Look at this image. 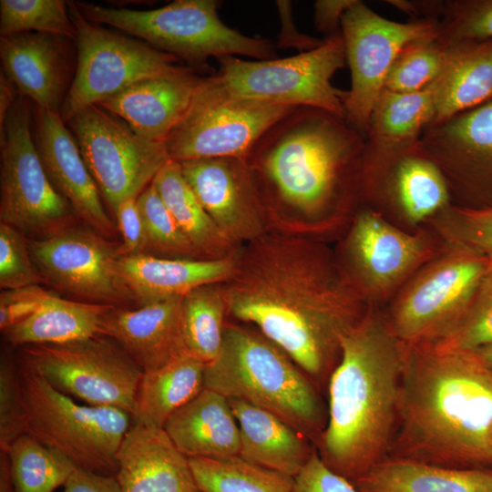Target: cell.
Returning <instances> with one entry per match:
<instances>
[{"mask_svg":"<svg viewBox=\"0 0 492 492\" xmlns=\"http://www.w3.org/2000/svg\"><path fill=\"white\" fill-rule=\"evenodd\" d=\"M220 288L227 313L258 327L316 381L331 375L343 336L367 311L354 281L296 240L259 242Z\"/></svg>","mask_w":492,"mask_h":492,"instance_id":"1","label":"cell"},{"mask_svg":"<svg viewBox=\"0 0 492 492\" xmlns=\"http://www.w3.org/2000/svg\"><path fill=\"white\" fill-rule=\"evenodd\" d=\"M407 346L387 457L492 469V369L474 352Z\"/></svg>","mask_w":492,"mask_h":492,"instance_id":"2","label":"cell"},{"mask_svg":"<svg viewBox=\"0 0 492 492\" xmlns=\"http://www.w3.org/2000/svg\"><path fill=\"white\" fill-rule=\"evenodd\" d=\"M408 346L386 315L368 309L343 336L329 376V410L318 454L353 482L387 458L399 418Z\"/></svg>","mask_w":492,"mask_h":492,"instance_id":"3","label":"cell"},{"mask_svg":"<svg viewBox=\"0 0 492 492\" xmlns=\"http://www.w3.org/2000/svg\"><path fill=\"white\" fill-rule=\"evenodd\" d=\"M365 136L344 118L296 108L274 123L244 158L271 203L318 218L360 195Z\"/></svg>","mask_w":492,"mask_h":492,"instance_id":"4","label":"cell"},{"mask_svg":"<svg viewBox=\"0 0 492 492\" xmlns=\"http://www.w3.org/2000/svg\"><path fill=\"white\" fill-rule=\"evenodd\" d=\"M204 388L266 409L310 440L325 427L313 380L263 334L226 323L218 357L206 364Z\"/></svg>","mask_w":492,"mask_h":492,"instance_id":"5","label":"cell"},{"mask_svg":"<svg viewBox=\"0 0 492 492\" xmlns=\"http://www.w3.org/2000/svg\"><path fill=\"white\" fill-rule=\"evenodd\" d=\"M96 24L111 26L158 50L202 66L211 57L247 56L255 60L276 57L275 46L261 37L245 36L220 18L215 0H176L151 10L106 7L75 2Z\"/></svg>","mask_w":492,"mask_h":492,"instance_id":"6","label":"cell"},{"mask_svg":"<svg viewBox=\"0 0 492 492\" xmlns=\"http://www.w3.org/2000/svg\"><path fill=\"white\" fill-rule=\"evenodd\" d=\"M17 375L26 434L77 467L116 476L117 453L132 415L116 407L77 404L20 362Z\"/></svg>","mask_w":492,"mask_h":492,"instance_id":"7","label":"cell"},{"mask_svg":"<svg viewBox=\"0 0 492 492\" xmlns=\"http://www.w3.org/2000/svg\"><path fill=\"white\" fill-rule=\"evenodd\" d=\"M491 269L488 257L447 243L399 289L386 315L390 328L409 346L435 343L460 319Z\"/></svg>","mask_w":492,"mask_h":492,"instance_id":"8","label":"cell"},{"mask_svg":"<svg viewBox=\"0 0 492 492\" xmlns=\"http://www.w3.org/2000/svg\"><path fill=\"white\" fill-rule=\"evenodd\" d=\"M296 108L238 97L217 75L201 77L187 111L164 144L176 162L245 158L266 130Z\"/></svg>","mask_w":492,"mask_h":492,"instance_id":"9","label":"cell"},{"mask_svg":"<svg viewBox=\"0 0 492 492\" xmlns=\"http://www.w3.org/2000/svg\"><path fill=\"white\" fill-rule=\"evenodd\" d=\"M0 219L30 239L74 225L76 214L50 181L33 135V103L19 95L0 129Z\"/></svg>","mask_w":492,"mask_h":492,"instance_id":"10","label":"cell"},{"mask_svg":"<svg viewBox=\"0 0 492 492\" xmlns=\"http://www.w3.org/2000/svg\"><path fill=\"white\" fill-rule=\"evenodd\" d=\"M216 74L233 95L291 107H310L345 118L346 91L332 83L346 64L342 34L324 38L316 48L269 60H245L228 56L218 58Z\"/></svg>","mask_w":492,"mask_h":492,"instance_id":"11","label":"cell"},{"mask_svg":"<svg viewBox=\"0 0 492 492\" xmlns=\"http://www.w3.org/2000/svg\"><path fill=\"white\" fill-rule=\"evenodd\" d=\"M19 362L71 398L87 405L119 408L133 415L143 370L108 336L24 345Z\"/></svg>","mask_w":492,"mask_h":492,"instance_id":"12","label":"cell"},{"mask_svg":"<svg viewBox=\"0 0 492 492\" xmlns=\"http://www.w3.org/2000/svg\"><path fill=\"white\" fill-rule=\"evenodd\" d=\"M68 8L76 28L77 63L59 109L66 124L84 108L177 66L176 56L89 21L75 2H68Z\"/></svg>","mask_w":492,"mask_h":492,"instance_id":"13","label":"cell"},{"mask_svg":"<svg viewBox=\"0 0 492 492\" xmlns=\"http://www.w3.org/2000/svg\"><path fill=\"white\" fill-rule=\"evenodd\" d=\"M101 197L111 211L137 199L169 160L164 142L147 139L98 105L67 123Z\"/></svg>","mask_w":492,"mask_h":492,"instance_id":"14","label":"cell"},{"mask_svg":"<svg viewBox=\"0 0 492 492\" xmlns=\"http://www.w3.org/2000/svg\"><path fill=\"white\" fill-rule=\"evenodd\" d=\"M341 34L351 71L345 119L365 136L373 108L398 54L411 42L437 36V23L392 21L355 0L343 15Z\"/></svg>","mask_w":492,"mask_h":492,"instance_id":"15","label":"cell"},{"mask_svg":"<svg viewBox=\"0 0 492 492\" xmlns=\"http://www.w3.org/2000/svg\"><path fill=\"white\" fill-rule=\"evenodd\" d=\"M27 242L36 269L58 290L87 302L117 307L134 302L118 271L120 244L74 225Z\"/></svg>","mask_w":492,"mask_h":492,"instance_id":"16","label":"cell"},{"mask_svg":"<svg viewBox=\"0 0 492 492\" xmlns=\"http://www.w3.org/2000/svg\"><path fill=\"white\" fill-rule=\"evenodd\" d=\"M356 284L364 299L381 300L399 289L437 253L423 233L404 231L378 211H360L347 240Z\"/></svg>","mask_w":492,"mask_h":492,"instance_id":"17","label":"cell"},{"mask_svg":"<svg viewBox=\"0 0 492 492\" xmlns=\"http://www.w3.org/2000/svg\"><path fill=\"white\" fill-rule=\"evenodd\" d=\"M418 143L442 171L450 193L492 196V98L429 125Z\"/></svg>","mask_w":492,"mask_h":492,"instance_id":"18","label":"cell"},{"mask_svg":"<svg viewBox=\"0 0 492 492\" xmlns=\"http://www.w3.org/2000/svg\"><path fill=\"white\" fill-rule=\"evenodd\" d=\"M362 163L360 196L391 206L409 222L436 217L450 205L447 181L418 141Z\"/></svg>","mask_w":492,"mask_h":492,"instance_id":"19","label":"cell"},{"mask_svg":"<svg viewBox=\"0 0 492 492\" xmlns=\"http://www.w3.org/2000/svg\"><path fill=\"white\" fill-rule=\"evenodd\" d=\"M179 163L187 183L231 244L260 235L262 201L244 158H210Z\"/></svg>","mask_w":492,"mask_h":492,"instance_id":"20","label":"cell"},{"mask_svg":"<svg viewBox=\"0 0 492 492\" xmlns=\"http://www.w3.org/2000/svg\"><path fill=\"white\" fill-rule=\"evenodd\" d=\"M33 128L37 152L56 190L77 218L104 238L112 239L116 226L105 210L98 188L59 110L33 105Z\"/></svg>","mask_w":492,"mask_h":492,"instance_id":"21","label":"cell"},{"mask_svg":"<svg viewBox=\"0 0 492 492\" xmlns=\"http://www.w3.org/2000/svg\"><path fill=\"white\" fill-rule=\"evenodd\" d=\"M70 40L43 33L0 38L3 71L34 106L60 109L72 83Z\"/></svg>","mask_w":492,"mask_h":492,"instance_id":"22","label":"cell"},{"mask_svg":"<svg viewBox=\"0 0 492 492\" xmlns=\"http://www.w3.org/2000/svg\"><path fill=\"white\" fill-rule=\"evenodd\" d=\"M200 79L192 68L176 66L97 105L125 121L139 136L164 142L187 111Z\"/></svg>","mask_w":492,"mask_h":492,"instance_id":"23","label":"cell"},{"mask_svg":"<svg viewBox=\"0 0 492 492\" xmlns=\"http://www.w3.org/2000/svg\"><path fill=\"white\" fill-rule=\"evenodd\" d=\"M116 458L121 492H200L189 457L163 428L133 423Z\"/></svg>","mask_w":492,"mask_h":492,"instance_id":"24","label":"cell"},{"mask_svg":"<svg viewBox=\"0 0 492 492\" xmlns=\"http://www.w3.org/2000/svg\"><path fill=\"white\" fill-rule=\"evenodd\" d=\"M181 301L177 297L132 310L112 306L100 319L98 334L117 342L143 372L156 369L187 352Z\"/></svg>","mask_w":492,"mask_h":492,"instance_id":"25","label":"cell"},{"mask_svg":"<svg viewBox=\"0 0 492 492\" xmlns=\"http://www.w3.org/2000/svg\"><path fill=\"white\" fill-rule=\"evenodd\" d=\"M237 260L167 259L147 253L121 256L119 273L138 307L183 297L191 290L226 282L234 272Z\"/></svg>","mask_w":492,"mask_h":492,"instance_id":"26","label":"cell"},{"mask_svg":"<svg viewBox=\"0 0 492 492\" xmlns=\"http://www.w3.org/2000/svg\"><path fill=\"white\" fill-rule=\"evenodd\" d=\"M163 429L187 457L228 458L240 456L241 435L229 399L204 388L172 414Z\"/></svg>","mask_w":492,"mask_h":492,"instance_id":"27","label":"cell"},{"mask_svg":"<svg viewBox=\"0 0 492 492\" xmlns=\"http://www.w3.org/2000/svg\"><path fill=\"white\" fill-rule=\"evenodd\" d=\"M241 435L244 460L295 477L313 453L310 439L273 413L228 398Z\"/></svg>","mask_w":492,"mask_h":492,"instance_id":"28","label":"cell"},{"mask_svg":"<svg viewBox=\"0 0 492 492\" xmlns=\"http://www.w3.org/2000/svg\"><path fill=\"white\" fill-rule=\"evenodd\" d=\"M435 117L442 122L492 98V40L447 45L444 67L433 82Z\"/></svg>","mask_w":492,"mask_h":492,"instance_id":"29","label":"cell"},{"mask_svg":"<svg viewBox=\"0 0 492 492\" xmlns=\"http://www.w3.org/2000/svg\"><path fill=\"white\" fill-rule=\"evenodd\" d=\"M352 483L359 492H492V469L387 457Z\"/></svg>","mask_w":492,"mask_h":492,"instance_id":"30","label":"cell"},{"mask_svg":"<svg viewBox=\"0 0 492 492\" xmlns=\"http://www.w3.org/2000/svg\"><path fill=\"white\" fill-rule=\"evenodd\" d=\"M434 117L433 83L415 92L384 89L370 117L364 158H378L415 144Z\"/></svg>","mask_w":492,"mask_h":492,"instance_id":"31","label":"cell"},{"mask_svg":"<svg viewBox=\"0 0 492 492\" xmlns=\"http://www.w3.org/2000/svg\"><path fill=\"white\" fill-rule=\"evenodd\" d=\"M206 364L182 353L143 372L137 390L133 423L163 428L169 417L204 389Z\"/></svg>","mask_w":492,"mask_h":492,"instance_id":"32","label":"cell"},{"mask_svg":"<svg viewBox=\"0 0 492 492\" xmlns=\"http://www.w3.org/2000/svg\"><path fill=\"white\" fill-rule=\"evenodd\" d=\"M112 306L72 301L49 292L36 313L2 333L16 347L80 340L98 334L100 319Z\"/></svg>","mask_w":492,"mask_h":492,"instance_id":"33","label":"cell"},{"mask_svg":"<svg viewBox=\"0 0 492 492\" xmlns=\"http://www.w3.org/2000/svg\"><path fill=\"white\" fill-rule=\"evenodd\" d=\"M164 204L198 254L216 258L231 245L184 179L179 162L169 159L152 180Z\"/></svg>","mask_w":492,"mask_h":492,"instance_id":"34","label":"cell"},{"mask_svg":"<svg viewBox=\"0 0 492 492\" xmlns=\"http://www.w3.org/2000/svg\"><path fill=\"white\" fill-rule=\"evenodd\" d=\"M226 302L220 286L197 287L182 297L181 333L186 351L208 364L221 349Z\"/></svg>","mask_w":492,"mask_h":492,"instance_id":"35","label":"cell"},{"mask_svg":"<svg viewBox=\"0 0 492 492\" xmlns=\"http://www.w3.org/2000/svg\"><path fill=\"white\" fill-rule=\"evenodd\" d=\"M200 492H294V477L241 456L189 458Z\"/></svg>","mask_w":492,"mask_h":492,"instance_id":"36","label":"cell"},{"mask_svg":"<svg viewBox=\"0 0 492 492\" xmlns=\"http://www.w3.org/2000/svg\"><path fill=\"white\" fill-rule=\"evenodd\" d=\"M5 453L17 492H54L77 467L27 434L15 440Z\"/></svg>","mask_w":492,"mask_h":492,"instance_id":"37","label":"cell"},{"mask_svg":"<svg viewBox=\"0 0 492 492\" xmlns=\"http://www.w3.org/2000/svg\"><path fill=\"white\" fill-rule=\"evenodd\" d=\"M52 34L75 40L76 28L64 0H1V37L24 33Z\"/></svg>","mask_w":492,"mask_h":492,"instance_id":"38","label":"cell"},{"mask_svg":"<svg viewBox=\"0 0 492 492\" xmlns=\"http://www.w3.org/2000/svg\"><path fill=\"white\" fill-rule=\"evenodd\" d=\"M446 50L438 36L409 43L393 63L384 89L408 93L427 87L440 75Z\"/></svg>","mask_w":492,"mask_h":492,"instance_id":"39","label":"cell"},{"mask_svg":"<svg viewBox=\"0 0 492 492\" xmlns=\"http://www.w3.org/2000/svg\"><path fill=\"white\" fill-rule=\"evenodd\" d=\"M492 344V269L456 324L430 345L443 350L475 352Z\"/></svg>","mask_w":492,"mask_h":492,"instance_id":"40","label":"cell"},{"mask_svg":"<svg viewBox=\"0 0 492 492\" xmlns=\"http://www.w3.org/2000/svg\"><path fill=\"white\" fill-rule=\"evenodd\" d=\"M436 23L446 45L492 40V0L438 1Z\"/></svg>","mask_w":492,"mask_h":492,"instance_id":"41","label":"cell"},{"mask_svg":"<svg viewBox=\"0 0 492 492\" xmlns=\"http://www.w3.org/2000/svg\"><path fill=\"white\" fill-rule=\"evenodd\" d=\"M137 203L144 223L146 249L175 257L198 255L152 182L138 195Z\"/></svg>","mask_w":492,"mask_h":492,"instance_id":"42","label":"cell"},{"mask_svg":"<svg viewBox=\"0 0 492 492\" xmlns=\"http://www.w3.org/2000/svg\"><path fill=\"white\" fill-rule=\"evenodd\" d=\"M437 216L440 232L447 243L466 246L492 260V205L450 204Z\"/></svg>","mask_w":492,"mask_h":492,"instance_id":"43","label":"cell"},{"mask_svg":"<svg viewBox=\"0 0 492 492\" xmlns=\"http://www.w3.org/2000/svg\"><path fill=\"white\" fill-rule=\"evenodd\" d=\"M45 282L36 269L27 239L20 231L0 223V287L16 290Z\"/></svg>","mask_w":492,"mask_h":492,"instance_id":"44","label":"cell"},{"mask_svg":"<svg viewBox=\"0 0 492 492\" xmlns=\"http://www.w3.org/2000/svg\"><path fill=\"white\" fill-rule=\"evenodd\" d=\"M26 434L25 414L19 388L17 364L7 352L0 362V449L7 452L12 443Z\"/></svg>","mask_w":492,"mask_h":492,"instance_id":"45","label":"cell"},{"mask_svg":"<svg viewBox=\"0 0 492 492\" xmlns=\"http://www.w3.org/2000/svg\"><path fill=\"white\" fill-rule=\"evenodd\" d=\"M294 492H359L345 477L336 474L313 451L309 461L294 477Z\"/></svg>","mask_w":492,"mask_h":492,"instance_id":"46","label":"cell"},{"mask_svg":"<svg viewBox=\"0 0 492 492\" xmlns=\"http://www.w3.org/2000/svg\"><path fill=\"white\" fill-rule=\"evenodd\" d=\"M49 292L39 285L3 290L0 294V329H5L31 316L41 306Z\"/></svg>","mask_w":492,"mask_h":492,"instance_id":"47","label":"cell"},{"mask_svg":"<svg viewBox=\"0 0 492 492\" xmlns=\"http://www.w3.org/2000/svg\"><path fill=\"white\" fill-rule=\"evenodd\" d=\"M113 213L123 240L120 244L121 256L144 253L147 240L137 199L124 200L118 205Z\"/></svg>","mask_w":492,"mask_h":492,"instance_id":"48","label":"cell"},{"mask_svg":"<svg viewBox=\"0 0 492 492\" xmlns=\"http://www.w3.org/2000/svg\"><path fill=\"white\" fill-rule=\"evenodd\" d=\"M63 492H121L116 476L76 467L64 485Z\"/></svg>","mask_w":492,"mask_h":492,"instance_id":"49","label":"cell"},{"mask_svg":"<svg viewBox=\"0 0 492 492\" xmlns=\"http://www.w3.org/2000/svg\"><path fill=\"white\" fill-rule=\"evenodd\" d=\"M281 22L282 29L279 35L278 46L281 48H298L300 53L312 50L321 46L324 39H317L299 32L293 22L291 13V3L288 1L276 2Z\"/></svg>","mask_w":492,"mask_h":492,"instance_id":"50","label":"cell"},{"mask_svg":"<svg viewBox=\"0 0 492 492\" xmlns=\"http://www.w3.org/2000/svg\"><path fill=\"white\" fill-rule=\"evenodd\" d=\"M355 0H319L314 4L317 29L330 38L341 35V23L345 11Z\"/></svg>","mask_w":492,"mask_h":492,"instance_id":"51","label":"cell"},{"mask_svg":"<svg viewBox=\"0 0 492 492\" xmlns=\"http://www.w3.org/2000/svg\"><path fill=\"white\" fill-rule=\"evenodd\" d=\"M19 97L13 81L1 69L0 72V129L4 127L10 109Z\"/></svg>","mask_w":492,"mask_h":492,"instance_id":"52","label":"cell"},{"mask_svg":"<svg viewBox=\"0 0 492 492\" xmlns=\"http://www.w3.org/2000/svg\"><path fill=\"white\" fill-rule=\"evenodd\" d=\"M0 492H17L13 482L9 459L5 452H0Z\"/></svg>","mask_w":492,"mask_h":492,"instance_id":"53","label":"cell"},{"mask_svg":"<svg viewBox=\"0 0 492 492\" xmlns=\"http://www.w3.org/2000/svg\"><path fill=\"white\" fill-rule=\"evenodd\" d=\"M488 367L492 369V344L474 352Z\"/></svg>","mask_w":492,"mask_h":492,"instance_id":"54","label":"cell"}]
</instances>
